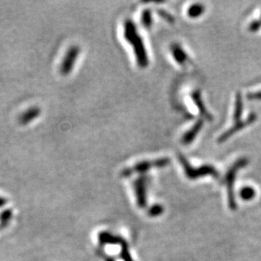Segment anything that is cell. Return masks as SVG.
Here are the masks:
<instances>
[{
	"mask_svg": "<svg viewBox=\"0 0 261 261\" xmlns=\"http://www.w3.org/2000/svg\"><path fill=\"white\" fill-rule=\"evenodd\" d=\"M124 38L133 47L136 61L141 68H145L149 64L147 52L143 40L139 35L136 25L132 20H127L124 24Z\"/></svg>",
	"mask_w": 261,
	"mask_h": 261,
	"instance_id": "cell-1",
	"label": "cell"
},
{
	"mask_svg": "<svg viewBox=\"0 0 261 261\" xmlns=\"http://www.w3.org/2000/svg\"><path fill=\"white\" fill-rule=\"evenodd\" d=\"M170 163V159L167 158H158L156 160L143 161L137 163L132 168H125L122 171L123 177H129L133 173H143L150 170L151 168H163Z\"/></svg>",
	"mask_w": 261,
	"mask_h": 261,
	"instance_id": "cell-2",
	"label": "cell"
},
{
	"mask_svg": "<svg viewBox=\"0 0 261 261\" xmlns=\"http://www.w3.org/2000/svg\"><path fill=\"white\" fill-rule=\"evenodd\" d=\"M178 159L182 167L185 168V173L188 177L191 179H195L200 177H204L205 175H212L213 177H218L217 169L211 165L201 166L200 168H194L188 163L187 159L182 154H178Z\"/></svg>",
	"mask_w": 261,
	"mask_h": 261,
	"instance_id": "cell-3",
	"label": "cell"
},
{
	"mask_svg": "<svg viewBox=\"0 0 261 261\" xmlns=\"http://www.w3.org/2000/svg\"><path fill=\"white\" fill-rule=\"evenodd\" d=\"M80 47L78 46H72L64 56L61 66H60V72L64 75H68L74 69V64L76 63L77 59L79 57Z\"/></svg>",
	"mask_w": 261,
	"mask_h": 261,
	"instance_id": "cell-4",
	"label": "cell"
},
{
	"mask_svg": "<svg viewBox=\"0 0 261 261\" xmlns=\"http://www.w3.org/2000/svg\"><path fill=\"white\" fill-rule=\"evenodd\" d=\"M257 119V114L254 113L249 114L248 118L245 120L239 121L235 123L233 126H232L228 130L226 131L222 134V136L218 138V142L222 143L224 141H227L231 136H233L234 134L238 133L239 131L242 130L243 128H245L247 126L250 125L252 123H254Z\"/></svg>",
	"mask_w": 261,
	"mask_h": 261,
	"instance_id": "cell-5",
	"label": "cell"
},
{
	"mask_svg": "<svg viewBox=\"0 0 261 261\" xmlns=\"http://www.w3.org/2000/svg\"><path fill=\"white\" fill-rule=\"evenodd\" d=\"M146 185H147V177L141 176L134 182V187L136 190V199L139 206L144 207L146 204Z\"/></svg>",
	"mask_w": 261,
	"mask_h": 261,
	"instance_id": "cell-6",
	"label": "cell"
},
{
	"mask_svg": "<svg viewBox=\"0 0 261 261\" xmlns=\"http://www.w3.org/2000/svg\"><path fill=\"white\" fill-rule=\"evenodd\" d=\"M203 126H204V121H203V119H199L193 125L192 128H190V130H188L184 135L182 138V143L185 145H190L192 143L194 140L196 138L198 134L200 133V131L202 129Z\"/></svg>",
	"mask_w": 261,
	"mask_h": 261,
	"instance_id": "cell-7",
	"label": "cell"
},
{
	"mask_svg": "<svg viewBox=\"0 0 261 261\" xmlns=\"http://www.w3.org/2000/svg\"><path fill=\"white\" fill-rule=\"evenodd\" d=\"M191 97H192L193 101L195 102V105L197 106L198 109H199V111H200V115H201L204 119H206V120H213V116H212V114H210L209 112L207 111L206 108L204 106L200 90L193 91L192 94H191Z\"/></svg>",
	"mask_w": 261,
	"mask_h": 261,
	"instance_id": "cell-8",
	"label": "cell"
},
{
	"mask_svg": "<svg viewBox=\"0 0 261 261\" xmlns=\"http://www.w3.org/2000/svg\"><path fill=\"white\" fill-rule=\"evenodd\" d=\"M40 114H41V109L38 107H32L20 115L19 118V123L21 125L29 124L30 123H32V121L38 118Z\"/></svg>",
	"mask_w": 261,
	"mask_h": 261,
	"instance_id": "cell-9",
	"label": "cell"
},
{
	"mask_svg": "<svg viewBox=\"0 0 261 261\" xmlns=\"http://www.w3.org/2000/svg\"><path fill=\"white\" fill-rule=\"evenodd\" d=\"M98 239L101 244H120V245H123L125 243L121 237L114 236L111 233L107 232H102L99 234Z\"/></svg>",
	"mask_w": 261,
	"mask_h": 261,
	"instance_id": "cell-10",
	"label": "cell"
},
{
	"mask_svg": "<svg viewBox=\"0 0 261 261\" xmlns=\"http://www.w3.org/2000/svg\"><path fill=\"white\" fill-rule=\"evenodd\" d=\"M171 51L177 64H185L187 62L189 59L187 54L185 52V50L182 49V47H180L179 45L173 44L171 47Z\"/></svg>",
	"mask_w": 261,
	"mask_h": 261,
	"instance_id": "cell-11",
	"label": "cell"
},
{
	"mask_svg": "<svg viewBox=\"0 0 261 261\" xmlns=\"http://www.w3.org/2000/svg\"><path fill=\"white\" fill-rule=\"evenodd\" d=\"M244 113V101H243V96L240 92H238L235 98V109H234L233 119L236 122H239L241 119L242 115ZM235 122V123H236Z\"/></svg>",
	"mask_w": 261,
	"mask_h": 261,
	"instance_id": "cell-12",
	"label": "cell"
},
{
	"mask_svg": "<svg viewBox=\"0 0 261 261\" xmlns=\"http://www.w3.org/2000/svg\"><path fill=\"white\" fill-rule=\"evenodd\" d=\"M204 11V6L201 4H194L188 10V15L191 18H197L202 15Z\"/></svg>",
	"mask_w": 261,
	"mask_h": 261,
	"instance_id": "cell-13",
	"label": "cell"
},
{
	"mask_svg": "<svg viewBox=\"0 0 261 261\" xmlns=\"http://www.w3.org/2000/svg\"><path fill=\"white\" fill-rule=\"evenodd\" d=\"M13 212L10 209L6 210L0 215V229L7 227L9 222L12 218Z\"/></svg>",
	"mask_w": 261,
	"mask_h": 261,
	"instance_id": "cell-14",
	"label": "cell"
},
{
	"mask_svg": "<svg viewBox=\"0 0 261 261\" xmlns=\"http://www.w3.org/2000/svg\"><path fill=\"white\" fill-rule=\"evenodd\" d=\"M141 22L145 28H150L152 25V15L150 10H145L141 15Z\"/></svg>",
	"mask_w": 261,
	"mask_h": 261,
	"instance_id": "cell-15",
	"label": "cell"
},
{
	"mask_svg": "<svg viewBox=\"0 0 261 261\" xmlns=\"http://www.w3.org/2000/svg\"><path fill=\"white\" fill-rule=\"evenodd\" d=\"M254 190L252 188L246 187L244 188L241 191L242 198H244L245 200H249L251 198L254 197Z\"/></svg>",
	"mask_w": 261,
	"mask_h": 261,
	"instance_id": "cell-16",
	"label": "cell"
},
{
	"mask_svg": "<svg viewBox=\"0 0 261 261\" xmlns=\"http://www.w3.org/2000/svg\"><path fill=\"white\" fill-rule=\"evenodd\" d=\"M158 15H160L161 17L163 18L166 21H168L169 23H174V18H173V15L169 14V13L167 12L166 10H158Z\"/></svg>",
	"mask_w": 261,
	"mask_h": 261,
	"instance_id": "cell-17",
	"label": "cell"
},
{
	"mask_svg": "<svg viewBox=\"0 0 261 261\" xmlns=\"http://www.w3.org/2000/svg\"><path fill=\"white\" fill-rule=\"evenodd\" d=\"M121 256L124 261H133L131 258L130 254L128 253V249L125 243L122 245V251H121Z\"/></svg>",
	"mask_w": 261,
	"mask_h": 261,
	"instance_id": "cell-18",
	"label": "cell"
},
{
	"mask_svg": "<svg viewBox=\"0 0 261 261\" xmlns=\"http://www.w3.org/2000/svg\"><path fill=\"white\" fill-rule=\"evenodd\" d=\"M261 28L260 20H254L252 21L249 25V31L251 32H255L259 31V28Z\"/></svg>",
	"mask_w": 261,
	"mask_h": 261,
	"instance_id": "cell-19",
	"label": "cell"
},
{
	"mask_svg": "<svg viewBox=\"0 0 261 261\" xmlns=\"http://www.w3.org/2000/svg\"><path fill=\"white\" fill-rule=\"evenodd\" d=\"M247 98L249 100H261V91H257V92H252L247 95Z\"/></svg>",
	"mask_w": 261,
	"mask_h": 261,
	"instance_id": "cell-20",
	"label": "cell"
},
{
	"mask_svg": "<svg viewBox=\"0 0 261 261\" xmlns=\"http://www.w3.org/2000/svg\"><path fill=\"white\" fill-rule=\"evenodd\" d=\"M160 210V207L155 205V206L153 207L152 209L150 210V214L155 216V215H158V212H161Z\"/></svg>",
	"mask_w": 261,
	"mask_h": 261,
	"instance_id": "cell-21",
	"label": "cell"
},
{
	"mask_svg": "<svg viewBox=\"0 0 261 261\" xmlns=\"http://www.w3.org/2000/svg\"><path fill=\"white\" fill-rule=\"evenodd\" d=\"M8 200L5 198L0 197V208L7 204Z\"/></svg>",
	"mask_w": 261,
	"mask_h": 261,
	"instance_id": "cell-22",
	"label": "cell"
},
{
	"mask_svg": "<svg viewBox=\"0 0 261 261\" xmlns=\"http://www.w3.org/2000/svg\"><path fill=\"white\" fill-rule=\"evenodd\" d=\"M106 261H114V259L113 258H107Z\"/></svg>",
	"mask_w": 261,
	"mask_h": 261,
	"instance_id": "cell-23",
	"label": "cell"
}]
</instances>
